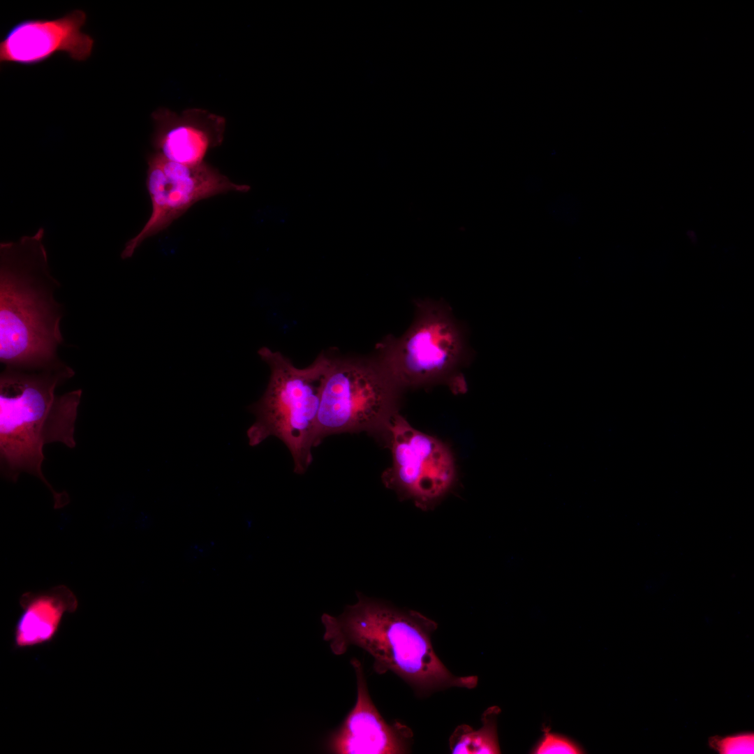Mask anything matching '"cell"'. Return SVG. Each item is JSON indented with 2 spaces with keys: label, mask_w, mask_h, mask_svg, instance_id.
I'll return each mask as SVG.
<instances>
[{
  "label": "cell",
  "mask_w": 754,
  "mask_h": 754,
  "mask_svg": "<svg viewBox=\"0 0 754 754\" xmlns=\"http://www.w3.org/2000/svg\"><path fill=\"white\" fill-rule=\"evenodd\" d=\"M146 186L151 214L142 230L125 244L121 257L133 256L142 243L168 228L196 202L228 192H248L251 187L232 182L205 161L186 165L154 151L147 158Z\"/></svg>",
  "instance_id": "8"
},
{
  "label": "cell",
  "mask_w": 754,
  "mask_h": 754,
  "mask_svg": "<svg viewBox=\"0 0 754 754\" xmlns=\"http://www.w3.org/2000/svg\"><path fill=\"white\" fill-rule=\"evenodd\" d=\"M154 130L151 144L155 151L169 161L196 165L224 139L226 119L200 108L176 113L160 108L151 114Z\"/></svg>",
  "instance_id": "11"
},
{
  "label": "cell",
  "mask_w": 754,
  "mask_h": 754,
  "mask_svg": "<svg viewBox=\"0 0 754 754\" xmlns=\"http://www.w3.org/2000/svg\"><path fill=\"white\" fill-rule=\"evenodd\" d=\"M500 713L498 707L488 708L482 716V726L475 730L462 724L457 726L449 739L452 753L495 754L500 753L496 720Z\"/></svg>",
  "instance_id": "13"
},
{
  "label": "cell",
  "mask_w": 754,
  "mask_h": 754,
  "mask_svg": "<svg viewBox=\"0 0 754 754\" xmlns=\"http://www.w3.org/2000/svg\"><path fill=\"white\" fill-rule=\"evenodd\" d=\"M357 600L339 616L324 613L323 640L336 656L351 646L374 658L378 674L391 672L419 695L452 687L473 688L475 676L453 674L436 654L431 635L437 623L420 612L403 609L357 592Z\"/></svg>",
  "instance_id": "1"
},
{
  "label": "cell",
  "mask_w": 754,
  "mask_h": 754,
  "mask_svg": "<svg viewBox=\"0 0 754 754\" xmlns=\"http://www.w3.org/2000/svg\"><path fill=\"white\" fill-rule=\"evenodd\" d=\"M45 230L0 244V361L5 367L43 368L61 360L62 306L51 275Z\"/></svg>",
  "instance_id": "3"
},
{
  "label": "cell",
  "mask_w": 754,
  "mask_h": 754,
  "mask_svg": "<svg viewBox=\"0 0 754 754\" xmlns=\"http://www.w3.org/2000/svg\"><path fill=\"white\" fill-rule=\"evenodd\" d=\"M22 612L13 630V648L22 650L52 642L66 614L73 613L77 599L67 586L59 585L47 591L26 592L20 598Z\"/></svg>",
  "instance_id": "12"
},
{
  "label": "cell",
  "mask_w": 754,
  "mask_h": 754,
  "mask_svg": "<svg viewBox=\"0 0 754 754\" xmlns=\"http://www.w3.org/2000/svg\"><path fill=\"white\" fill-rule=\"evenodd\" d=\"M551 206L549 209L553 212L554 216L559 218L564 222L575 223L580 216V204L572 195H561Z\"/></svg>",
  "instance_id": "16"
},
{
  "label": "cell",
  "mask_w": 754,
  "mask_h": 754,
  "mask_svg": "<svg viewBox=\"0 0 754 754\" xmlns=\"http://www.w3.org/2000/svg\"><path fill=\"white\" fill-rule=\"evenodd\" d=\"M350 663L357 682V698L340 727L330 737L327 750L335 754H398L409 753L413 732L406 725L390 724L380 715L369 693L363 666Z\"/></svg>",
  "instance_id": "10"
},
{
  "label": "cell",
  "mask_w": 754,
  "mask_h": 754,
  "mask_svg": "<svg viewBox=\"0 0 754 754\" xmlns=\"http://www.w3.org/2000/svg\"><path fill=\"white\" fill-rule=\"evenodd\" d=\"M537 754H578L582 750L569 739L545 730L542 739L533 750Z\"/></svg>",
  "instance_id": "15"
},
{
  "label": "cell",
  "mask_w": 754,
  "mask_h": 754,
  "mask_svg": "<svg viewBox=\"0 0 754 754\" xmlns=\"http://www.w3.org/2000/svg\"><path fill=\"white\" fill-rule=\"evenodd\" d=\"M269 367L267 387L251 409L256 422L247 431L249 445H257L276 436L288 448L294 471L304 473L312 462L318 445V417L321 394L331 357L321 354L309 366L297 368L279 351L258 350Z\"/></svg>",
  "instance_id": "4"
},
{
  "label": "cell",
  "mask_w": 754,
  "mask_h": 754,
  "mask_svg": "<svg viewBox=\"0 0 754 754\" xmlns=\"http://www.w3.org/2000/svg\"><path fill=\"white\" fill-rule=\"evenodd\" d=\"M86 13L73 10L54 19H27L13 25L0 42L1 64L32 66L59 52L77 61L91 54L94 40L82 31Z\"/></svg>",
  "instance_id": "9"
},
{
  "label": "cell",
  "mask_w": 754,
  "mask_h": 754,
  "mask_svg": "<svg viewBox=\"0 0 754 754\" xmlns=\"http://www.w3.org/2000/svg\"><path fill=\"white\" fill-rule=\"evenodd\" d=\"M465 351L463 331L447 306L419 301L411 327L401 337L384 340L376 362L399 389L413 387L447 379Z\"/></svg>",
  "instance_id": "5"
},
{
  "label": "cell",
  "mask_w": 754,
  "mask_h": 754,
  "mask_svg": "<svg viewBox=\"0 0 754 754\" xmlns=\"http://www.w3.org/2000/svg\"><path fill=\"white\" fill-rule=\"evenodd\" d=\"M212 549V545L208 543L191 545L184 551V557L188 562L194 563L209 556Z\"/></svg>",
  "instance_id": "17"
},
{
  "label": "cell",
  "mask_w": 754,
  "mask_h": 754,
  "mask_svg": "<svg viewBox=\"0 0 754 754\" xmlns=\"http://www.w3.org/2000/svg\"><path fill=\"white\" fill-rule=\"evenodd\" d=\"M385 431L392 465L382 474L384 485L422 510L434 507L456 481L451 451L436 438L412 427L397 413L390 420Z\"/></svg>",
  "instance_id": "7"
},
{
  "label": "cell",
  "mask_w": 754,
  "mask_h": 754,
  "mask_svg": "<svg viewBox=\"0 0 754 754\" xmlns=\"http://www.w3.org/2000/svg\"><path fill=\"white\" fill-rule=\"evenodd\" d=\"M709 746L720 754H753L754 753L753 732H743L724 737H711Z\"/></svg>",
  "instance_id": "14"
},
{
  "label": "cell",
  "mask_w": 754,
  "mask_h": 754,
  "mask_svg": "<svg viewBox=\"0 0 754 754\" xmlns=\"http://www.w3.org/2000/svg\"><path fill=\"white\" fill-rule=\"evenodd\" d=\"M399 388L376 362L332 358L318 417V445L327 436L386 430Z\"/></svg>",
  "instance_id": "6"
},
{
  "label": "cell",
  "mask_w": 754,
  "mask_h": 754,
  "mask_svg": "<svg viewBox=\"0 0 754 754\" xmlns=\"http://www.w3.org/2000/svg\"><path fill=\"white\" fill-rule=\"evenodd\" d=\"M62 361L47 367H5L0 377L1 470L16 482L22 472L39 478L50 489L55 509L69 502L58 493L42 472L43 447L58 442L73 448L82 390L62 394L57 387L74 375Z\"/></svg>",
  "instance_id": "2"
}]
</instances>
